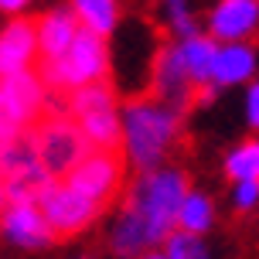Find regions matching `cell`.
<instances>
[{
	"mask_svg": "<svg viewBox=\"0 0 259 259\" xmlns=\"http://www.w3.org/2000/svg\"><path fill=\"white\" fill-rule=\"evenodd\" d=\"M68 99H72V119H82L89 113H99V109H116V89L106 78L68 92Z\"/></svg>",
	"mask_w": 259,
	"mask_h": 259,
	"instance_id": "d6986e66",
	"label": "cell"
},
{
	"mask_svg": "<svg viewBox=\"0 0 259 259\" xmlns=\"http://www.w3.org/2000/svg\"><path fill=\"white\" fill-rule=\"evenodd\" d=\"M34 164H41V157H38V143H34V133L31 130L17 133L7 143H0V181L17 174V170L34 167Z\"/></svg>",
	"mask_w": 259,
	"mask_h": 259,
	"instance_id": "e0dca14e",
	"label": "cell"
},
{
	"mask_svg": "<svg viewBox=\"0 0 259 259\" xmlns=\"http://www.w3.org/2000/svg\"><path fill=\"white\" fill-rule=\"evenodd\" d=\"M34 143H38V157L41 167L52 174L55 181L58 178H68L72 170L92 154V143L85 140V133L75 119H58V116H41L34 126Z\"/></svg>",
	"mask_w": 259,
	"mask_h": 259,
	"instance_id": "277c9868",
	"label": "cell"
},
{
	"mask_svg": "<svg viewBox=\"0 0 259 259\" xmlns=\"http://www.w3.org/2000/svg\"><path fill=\"white\" fill-rule=\"evenodd\" d=\"M167 21L170 27H174V34L181 41L188 38H198V24H194V17L188 14V7H184V0H167Z\"/></svg>",
	"mask_w": 259,
	"mask_h": 259,
	"instance_id": "603a6c76",
	"label": "cell"
},
{
	"mask_svg": "<svg viewBox=\"0 0 259 259\" xmlns=\"http://www.w3.org/2000/svg\"><path fill=\"white\" fill-rule=\"evenodd\" d=\"M150 96L157 103L170 106L181 113L188 103H194V82L184 68V58H181V48L178 45H167L160 48L154 58V78H150Z\"/></svg>",
	"mask_w": 259,
	"mask_h": 259,
	"instance_id": "52a82bcc",
	"label": "cell"
},
{
	"mask_svg": "<svg viewBox=\"0 0 259 259\" xmlns=\"http://www.w3.org/2000/svg\"><path fill=\"white\" fill-rule=\"evenodd\" d=\"M27 4H31V0H0V11L4 14H21Z\"/></svg>",
	"mask_w": 259,
	"mask_h": 259,
	"instance_id": "484cf974",
	"label": "cell"
},
{
	"mask_svg": "<svg viewBox=\"0 0 259 259\" xmlns=\"http://www.w3.org/2000/svg\"><path fill=\"white\" fill-rule=\"evenodd\" d=\"M246 119L252 130H259V82H252L246 92Z\"/></svg>",
	"mask_w": 259,
	"mask_h": 259,
	"instance_id": "d4e9b609",
	"label": "cell"
},
{
	"mask_svg": "<svg viewBox=\"0 0 259 259\" xmlns=\"http://www.w3.org/2000/svg\"><path fill=\"white\" fill-rule=\"evenodd\" d=\"M85 140L92 143V150H123L126 147V137H123V119H119L116 109H99V113H89V116L75 119Z\"/></svg>",
	"mask_w": 259,
	"mask_h": 259,
	"instance_id": "9a60e30c",
	"label": "cell"
},
{
	"mask_svg": "<svg viewBox=\"0 0 259 259\" xmlns=\"http://www.w3.org/2000/svg\"><path fill=\"white\" fill-rule=\"evenodd\" d=\"M225 170L235 184L239 181H259V140H246L239 150L229 154Z\"/></svg>",
	"mask_w": 259,
	"mask_h": 259,
	"instance_id": "ffe728a7",
	"label": "cell"
},
{
	"mask_svg": "<svg viewBox=\"0 0 259 259\" xmlns=\"http://www.w3.org/2000/svg\"><path fill=\"white\" fill-rule=\"evenodd\" d=\"M181 130V113L170 106L157 103L154 96L133 99L123 109V137H126V154L137 164V170H157L170 150V143L178 140Z\"/></svg>",
	"mask_w": 259,
	"mask_h": 259,
	"instance_id": "6da1fadb",
	"label": "cell"
},
{
	"mask_svg": "<svg viewBox=\"0 0 259 259\" xmlns=\"http://www.w3.org/2000/svg\"><path fill=\"white\" fill-rule=\"evenodd\" d=\"M0 229L21 249H45L48 242H55L52 225L45 222L38 205H7L0 215Z\"/></svg>",
	"mask_w": 259,
	"mask_h": 259,
	"instance_id": "9c48e42d",
	"label": "cell"
},
{
	"mask_svg": "<svg viewBox=\"0 0 259 259\" xmlns=\"http://www.w3.org/2000/svg\"><path fill=\"white\" fill-rule=\"evenodd\" d=\"M7 205V191H4V181H0V208Z\"/></svg>",
	"mask_w": 259,
	"mask_h": 259,
	"instance_id": "4316f807",
	"label": "cell"
},
{
	"mask_svg": "<svg viewBox=\"0 0 259 259\" xmlns=\"http://www.w3.org/2000/svg\"><path fill=\"white\" fill-rule=\"evenodd\" d=\"M38 208L45 215V222L52 225L55 239H72V235L85 232L92 222L106 211V205H99V201H92L85 194H78L75 188L58 184V181L48 188V194L38 201Z\"/></svg>",
	"mask_w": 259,
	"mask_h": 259,
	"instance_id": "5b68a950",
	"label": "cell"
},
{
	"mask_svg": "<svg viewBox=\"0 0 259 259\" xmlns=\"http://www.w3.org/2000/svg\"><path fill=\"white\" fill-rule=\"evenodd\" d=\"M38 55V21H11L0 31V78L27 72Z\"/></svg>",
	"mask_w": 259,
	"mask_h": 259,
	"instance_id": "ba28073f",
	"label": "cell"
},
{
	"mask_svg": "<svg viewBox=\"0 0 259 259\" xmlns=\"http://www.w3.org/2000/svg\"><path fill=\"white\" fill-rule=\"evenodd\" d=\"M181 48V58H184V68H188V75H191L194 89H201V85H215V58H219V45L215 38H188L178 45Z\"/></svg>",
	"mask_w": 259,
	"mask_h": 259,
	"instance_id": "4fadbf2b",
	"label": "cell"
},
{
	"mask_svg": "<svg viewBox=\"0 0 259 259\" xmlns=\"http://www.w3.org/2000/svg\"><path fill=\"white\" fill-rule=\"evenodd\" d=\"M78 31V17L72 7H58L38 17V48H41V62H58L65 58V52L75 45Z\"/></svg>",
	"mask_w": 259,
	"mask_h": 259,
	"instance_id": "8fae6325",
	"label": "cell"
},
{
	"mask_svg": "<svg viewBox=\"0 0 259 259\" xmlns=\"http://www.w3.org/2000/svg\"><path fill=\"white\" fill-rule=\"evenodd\" d=\"M72 11H75L78 24L96 31V34H113V27L119 21V4L116 0H72Z\"/></svg>",
	"mask_w": 259,
	"mask_h": 259,
	"instance_id": "ac0fdd59",
	"label": "cell"
},
{
	"mask_svg": "<svg viewBox=\"0 0 259 259\" xmlns=\"http://www.w3.org/2000/svg\"><path fill=\"white\" fill-rule=\"evenodd\" d=\"M184 198H188L184 174L167 167V170H147V174H140V181L133 184L126 205L143 215V222L154 232V242H164L170 235V229L178 225Z\"/></svg>",
	"mask_w": 259,
	"mask_h": 259,
	"instance_id": "7a4b0ae2",
	"label": "cell"
},
{
	"mask_svg": "<svg viewBox=\"0 0 259 259\" xmlns=\"http://www.w3.org/2000/svg\"><path fill=\"white\" fill-rule=\"evenodd\" d=\"M256 205H259V181H239L235 184V208L252 211Z\"/></svg>",
	"mask_w": 259,
	"mask_h": 259,
	"instance_id": "cb8c5ba5",
	"label": "cell"
},
{
	"mask_svg": "<svg viewBox=\"0 0 259 259\" xmlns=\"http://www.w3.org/2000/svg\"><path fill=\"white\" fill-rule=\"evenodd\" d=\"M259 27V0H219L208 17V31L215 41H246Z\"/></svg>",
	"mask_w": 259,
	"mask_h": 259,
	"instance_id": "30bf717a",
	"label": "cell"
},
{
	"mask_svg": "<svg viewBox=\"0 0 259 259\" xmlns=\"http://www.w3.org/2000/svg\"><path fill=\"white\" fill-rule=\"evenodd\" d=\"M178 225L191 235H201L211 225V201L198 191H188V198L181 205V215H178Z\"/></svg>",
	"mask_w": 259,
	"mask_h": 259,
	"instance_id": "44dd1931",
	"label": "cell"
},
{
	"mask_svg": "<svg viewBox=\"0 0 259 259\" xmlns=\"http://www.w3.org/2000/svg\"><path fill=\"white\" fill-rule=\"evenodd\" d=\"M55 184V178L48 170L34 164L27 170H17L11 178H4V191H7V205H38L48 194V188Z\"/></svg>",
	"mask_w": 259,
	"mask_h": 259,
	"instance_id": "2e32d148",
	"label": "cell"
},
{
	"mask_svg": "<svg viewBox=\"0 0 259 259\" xmlns=\"http://www.w3.org/2000/svg\"><path fill=\"white\" fill-rule=\"evenodd\" d=\"M143 259H167V256H143Z\"/></svg>",
	"mask_w": 259,
	"mask_h": 259,
	"instance_id": "83f0119b",
	"label": "cell"
},
{
	"mask_svg": "<svg viewBox=\"0 0 259 259\" xmlns=\"http://www.w3.org/2000/svg\"><path fill=\"white\" fill-rule=\"evenodd\" d=\"M109 242H113V249H116V256H137V252H143V249L157 246L150 225L143 222V215L137 211V208H130V205L123 208V215L116 219Z\"/></svg>",
	"mask_w": 259,
	"mask_h": 259,
	"instance_id": "7c38bea8",
	"label": "cell"
},
{
	"mask_svg": "<svg viewBox=\"0 0 259 259\" xmlns=\"http://www.w3.org/2000/svg\"><path fill=\"white\" fill-rule=\"evenodd\" d=\"M38 72H41L48 89L75 92L82 85H92V82H103L106 78V72H109V48H106L103 34L82 27L75 45L65 52V58H58V62H41Z\"/></svg>",
	"mask_w": 259,
	"mask_h": 259,
	"instance_id": "3957f363",
	"label": "cell"
},
{
	"mask_svg": "<svg viewBox=\"0 0 259 259\" xmlns=\"http://www.w3.org/2000/svg\"><path fill=\"white\" fill-rule=\"evenodd\" d=\"M164 256L167 259H208V252H205V246H201L198 235L178 229V232H170L167 239H164Z\"/></svg>",
	"mask_w": 259,
	"mask_h": 259,
	"instance_id": "7402d4cb",
	"label": "cell"
},
{
	"mask_svg": "<svg viewBox=\"0 0 259 259\" xmlns=\"http://www.w3.org/2000/svg\"><path fill=\"white\" fill-rule=\"evenodd\" d=\"M256 72V52L249 48L246 41H229L219 48L215 58V85H235L246 82Z\"/></svg>",
	"mask_w": 259,
	"mask_h": 259,
	"instance_id": "5bb4252c",
	"label": "cell"
},
{
	"mask_svg": "<svg viewBox=\"0 0 259 259\" xmlns=\"http://www.w3.org/2000/svg\"><path fill=\"white\" fill-rule=\"evenodd\" d=\"M123 170H126V157L123 150H92L82 164H78L65 184L75 188L78 194H85L99 205H109L116 198L119 184H123Z\"/></svg>",
	"mask_w": 259,
	"mask_h": 259,
	"instance_id": "8992f818",
	"label": "cell"
}]
</instances>
